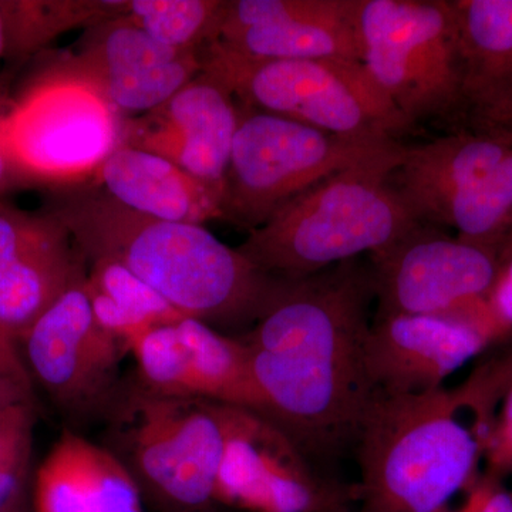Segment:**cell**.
Returning a JSON list of instances; mask_svg holds the SVG:
<instances>
[{
  "instance_id": "8fae6325",
  "label": "cell",
  "mask_w": 512,
  "mask_h": 512,
  "mask_svg": "<svg viewBox=\"0 0 512 512\" xmlns=\"http://www.w3.org/2000/svg\"><path fill=\"white\" fill-rule=\"evenodd\" d=\"M369 259L376 289L373 318L453 315L487 303L497 274L498 248L417 224Z\"/></svg>"
},
{
  "instance_id": "f546056e",
  "label": "cell",
  "mask_w": 512,
  "mask_h": 512,
  "mask_svg": "<svg viewBox=\"0 0 512 512\" xmlns=\"http://www.w3.org/2000/svg\"><path fill=\"white\" fill-rule=\"evenodd\" d=\"M0 372L15 377L20 382L33 383L25 362H23L18 340L13 338L2 326H0Z\"/></svg>"
},
{
  "instance_id": "9c48e42d",
  "label": "cell",
  "mask_w": 512,
  "mask_h": 512,
  "mask_svg": "<svg viewBox=\"0 0 512 512\" xmlns=\"http://www.w3.org/2000/svg\"><path fill=\"white\" fill-rule=\"evenodd\" d=\"M241 106L349 138L396 140L413 127L362 62L345 59L238 63L202 57Z\"/></svg>"
},
{
  "instance_id": "8992f818",
  "label": "cell",
  "mask_w": 512,
  "mask_h": 512,
  "mask_svg": "<svg viewBox=\"0 0 512 512\" xmlns=\"http://www.w3.org/2000/svg\"><path fill=\"white\" fill-rule=\"evenodd\" d=\"M127 117L62 59L47 64L0 114V143L26 188L92 183L123 144Z\"/></svg>"
},
{
  "instance_id": "603a6c76",
  "label": "cell",
  "mask_w": 512,
  "mask_h": 512,
  "mask_svg": "<svg viewBox=\"0 0 512 512\" xmlns=\"http://www.w3.org/2000/svg\"><path fill=\"white\" fill-rule=\"evenodd\" d=\"M84 288L100 325L121 340L128 352L148 330L185 318L146 282L116 262H89Z\"/></svg>"
},
{
  "instance_id": "7a4b0ae2",
  "label": "cell",
  "mask_w": 512,
  "mask_h": 512,
  "mask_svg": "<svg viewBox=\"0 0 512 512\" xmlns=\"http://www.w3.org/2000/svg\"><path fill=\"white\" fill-rule=\"evenodd\" d=\"M46 210L66 225L87 264L124 266L185 318L232 338L249 332L291 281L256 268L204 225L138 214L93 184L52 191Z\"/></svg>"
},
{
  "instance_id": "2e32d148",
  "label": "cell",
  "mask_w": 512,
  "mask_h": 512,
  "mask_svg": "<svg viewBox=\"0 0 512 512\" xmlns=\"http://www.w3.org/2000/svg\"><path fill=\"white\" fill-rule=\"evenodd\" d=\"M60 59L127 119L156 110L202 70L200 53L157 42L124 15L87 28Z\"/></svg>"
},
{
  "instance_id": "9a60e30c",
  "label": "cell",
  "mask_w": 512,
  "mask_h": 512,
  "mask_svg": "<svg viewBox=\"0 0 512 512\" xmlns=\"http://www.w3.org/2000/svg\"><path fill=\"white\" fill-rule=\"evenodd\" d=\"M133 375L150 390L244 407L262 414L244 342L184 318L148 330L130 346Z\"/></svg>"
},
{
  "instance_id": "cb8c5ba5",
  "label": "cell",
  "mask_w": 512,
  "mask_h": 512,
  "mask_svg": "<svg viewBox=\"0 0 512 512\" xmlns=\"http://www.w3.org/2000/svg\"><path fill=\"white\" fill-rule=\"evenodd\" d=\"M9 60L43 52L63 33L126 15L127 0H0Z\"/></svg>"
},
{
  "instance_id": "d6a6232c",
  "label": "cell",
  "mask_w": 512,
  "mask_h": 512,
  "mask_svg": "<svg viewBox=\"0 0 512 512\" xmlns=\"http://www.w3.org/2000/svg\"><path fill=\"white\" fill-rule=\"evenodd\" d=\"M6 56L5 26H3L2 10H0V59Z\"/></svg>"
},
{
  "instance_id": "484cf974",
  "label": "cell",
  "mask_w": 512,
  "mask_h": 512,
  "mask_svg": "<svg viewBox=\"0 0 512 512\" xmlns=\"http://www.w3.org/2000/svg\"><path fill=\"white\" fill-rule=\"evenodd\" d=\"M225 0H127L126 18L157 42L204 53L217 40Z\"/></svg>"
},
{
  "instance_id": "1f68e13d",
  "label": "cell",
  "mask_w": 512,
  "mask_h": 512,
  "mask_svg": "<svg viewBox=\"0 0 512 512\" xmlns=\"http://www.w3.org/2000/svg\"><path fill=\"white\" fill-rule=\"evenodd\" d=\"M0 114H2V106H0ZM26 185L18 171L13 167L12 161L0 143V197L10 194V192L25 190Z\"/></svg>"
},
{
  "instance_id": "3957f363",
  "label": "cell",
  "mask_w": 512,
  "mask_h": 512,
  "mask_svg": "<svg viewBox=\"0 0 512 512\" xmlns=\"http://www.w3.org/2000/svg\"><path fill=\"white\" fill-rule=\"evenodd\" d=\"M471 389L376 392L353 447L355 512H439L473 483L493 420Z\"/></svg>"
},
{
  "instance_id": "7402d4cb",
  "label": "cell",
  "mask_w": 512,
  "mask_h": 512,
  "mask_svg": "<svg viewBox=\"0 0 512 512\" xmlns=\"http://www.w3.org/2000/svg\"><path fill=\"white\" fill-rule=\"evenodd\" d=\"M90 184L128 210L157 220L194 225L224 220L220 192L171 161L124 143L100 165Z\"/></svg>"
},
{
  "instance_id": "4dcf8cb0",
  "label": "cell",
  "mask_w": 512,
  "mask_h": 512,
  "mask_svg": "<svg viewBox=\"0 0 512 512\" xmlns=\"http://www.w3.org/2000/svg\"><path fill=\"white\" fill-rule=\"evenodd\" d=\"M22 403H35L32 384L0 372V413Z\"/></svg>"
},
{
  "instance_id": "e575fe53",
  "label": "cell",
  "mask_w": 512,
  "mask_h": 512,
  "mask_svg": "<svg viewBox=\"0 0 512 512\" xmlns=\"http://www.w3.org/2000/svg\"><path fill=\"white\" fill-rule=\"evenodd\" d=\"M504 239H508V241H512V227H511L510 231H508L507 237H505Z\"/></svg>"
},
{
  "instance_id": "4316f807",
  "label": "cell",
  "mask_w": 512,
  "mask_h": 512,
  "mask_svg": "<svg viewBox=\"0 0 512 512\" xmlns=\"http://www.w3.org/2000/svg\"><path fill=\"white\" fill-rule=\"evenodd\" d=\"M35 403L0 413V511L30 498Z\"/></svg>"
},
{
  "instance_id": "83f0119b",
  "label": "cell",
  "mask_w": 512,
  "mask_h": 512,
  "mask_svg": "<svg viewBox=\"0 0 512 512\" xmlns=\"http://www.w3.org/2000/svg\"><path fill=\"white\" fill-rule=\"evenodd\" d=\"M498 406L483 460L485 474L503 480L512 474V382Z\"/></svg>"
},
{
  "instance_id": "7c38bea8",
  "label": "cell",
  "mask_w": 512,
  "mask_h": 512,
  "mask_svg": "<svg viewBox=\"0 0 512 512\" xmlns=\"http://www.w3.org/2000/svg\"><path fill=\"white\" fill-rule=\"evenodd\" d=\"M343 498L340 485L320 476L318 466L274 421L229 406L218 504L256 512H322Z\"/></svg>"
},
{
  "instance_id": "d6986e66",
  "label": "cell",
  "mask_w": 512,
  "mask_h": 512,
  "mask_svg": "<svg viewBox=\"0 0 512 512\" xmlns=\"http://www.w3.org/2000/svg\"><path fill=\"white\" fill-rule=\"evenodd\" d=\"M511 154V131L460 128L407 146L389 184L414 220L431 225L447 201L493 173Z\"/></svg>"
},
{
  "instance_id": "4fadbf2b",
  "label": "cell",
  "mask_w": 512,
  "mask_h": 512,
  "mask_svg": "<svg viewBox=\"0 0 512 512\" xmlns=\"http://www.w3.org/2000/svg\"><path fill=\"white\" fill-rule=\"evenodd\" d=\"M511 332L490 306L453 315L373 318L367 333V375L377 393L419 394L444 387L468 360Z\"/></svg>"
},
{
  "instance_id": "ac0fdd59",
  "label": "cell",
  "mask_w": 512,
  "mask_h": 512,
  "mask_svg": "<svg viewBox=\"0 0 512 512\" xmlns=\"http://www.w3.org/2000/svg\"><path fill=\"white\" fill-rule=\"evenodd\" d=\"M238 124L234 94L201 70L156 110L128 117L123 143L171 161L222 197Z\"/></svg>"
},
{
  "instance_id": "ba28073f",
  "label": "cell",
  "mask_w": 512,
  "mask_h": 512,
  "mask_svg": "<svg viewBox=\"0 0 512 512\" xmlns=\"http://www.w3.org/2000/svg\"><path fill=\"white\" fill-rule=\"evenodd\" d=\"M357 29L362 63L410 126L466 123L453 0H357Z\"/></svg>"
},
{
  "instance_id": "277c9868",
  "label": "cell",
  "mask_w": 512,
  "mask_h": 512,
  "mask_svg": "<svg viewBox=\"0 0 512 512\" xmlns=\"http://www.w3.org/2000/svg\"><path fill=\"white\" fill-rule=\"evenodd\" d=\"M403 158L359 165L313 185L249 232L239 254L276 278L302 279L389 248L420 224L389 184Z\"/></svg>"
},
{
  "instance_id": "44dd1931",
  "label": "cell",
  "mask_w": 512,
  "mask_h": 512,
  "mask_svg": "<svg viewBox=\"0 0 512 512\" xmlns=\"http://www.w3.org/2000/svg\"><path fill=\"white\" fill-rule=\"evenodd\" d=\"M463 60L464 128L510 130L512 0H453Z\"/></svg>"
},
{
  "instance_id": "836d02e7",
  "label": "cell",
  "mask_w": 512,
  "mask_h": 512,
  "mask_svg": "<svg viewBox=\"0 0 512 512\" xmlns=\"http://www.w3.org/2000/svg\"><path fill=\"white\" fill-rule=\"evenodd\" d=\"M0 512H32V507H30V498L29 500L22 501V503L13 505V507L6 508V510Z\"/></svg>"
},
{
  "instance_id": "5b68a950",
  "label": "cell",
  "mask_w": 512,
  "mask_h": 512,
  "mask_svg": "<svg viewBox=\"0 0 512 512\" xmlns=\"http://www.w3.org/2000/svg\"><path fill=\"white\" fill-rule=\"evenodd\" d=\"M228 409L154 392L130 373L100 426L99 443L123 464L154 512H218Z\"/></svg>"
},
{
  "instance_id": "5bb4252c",
  "label": "cell",
  "mask_w": 512,
  "mask_h": 512,
  "mask_svg": "<svg viewBox=\"0 0 512 512\" xmlns=\"http://www.w3.org/2000/svg\"><path fill=\"white\" fill-rule=\"evenodd\" d=\"M202 57L238 63L362 62L357 0H231L217 40Z\"/></svg>"
},
{
  "instance_id": "e0dca14e",
  "label": "cell",
  "mask_w": 512,
  "mask_h": 512,
  "mask_svg": "<svg viewBox=\"0 0 512 512\" xmlns=\"http://www.w3.org/2000/svg\"><path fill=\"white\" fill-rule=\"evenodd\" d=\"M89 264L52 212L0 200V326L16 340L49 306L84 284Z\"/></svg>"
},
{
  "instance_id": "6da1fadb",
  "label": "cell",
  "mask_w": 512,
  "mask_h": 512,
  "mask_svg": "<svg viewBox=\"0 0 512 512\" xmlns=\"http://www.w3.org/2000/svg\"><path fill=\"white\" fill-rule=\"evenodd\" d=\"M376 303L369 256L291 279L245 335L262 416L316 466L355 447L376 396L365 346Z\"/></svg>"
},
{
  "instance_id": "d590c367",
  "label": "cell",
  "mask_w": 512,
  "mask_h": 512,
  "mask_svg": "<svg viewBox=\"0 0 512 512\" xmlns=\"http://www.w3.org/2000/svg\"><path fill=\"white\" fill-rule=\"evenodd\" d=\"M508 131H511V133H512V123H511V126H510V130H508Z\"/></svg>"
},
{
  "instance_id": "52a82bcc",
  "label": "cell",
  "mask_w": 512,
  "mask_h": 512,
  "mask_svg": "<svg viewBox=\"0 0 512 512\" xmlns=\"http://www.w3.org/2000/svg\"><path fill=\"white\" fill-rule=\"evenodd\" d=\"M406 150L400 141L335 136L239 104L222 221L249 234L320 181L359 165L397 160Z\"/></svg>"
},
{
  "instance_id": "f1b7e54d",
  "label": "cell",
  "mask_w": 512,
  "mask_h": 512,
  "mask_svg": "<svg viewBox=\"0 0 512 512\" xmlns=\"http://www.w3.org/2000/svg\"><path fill=\"white\" fill-rule=\"evenodd\" d=\"M487 302L495 319L512 333V241L508 239L498 249L497 274Z\"/></svg>"
},
{
  "instance_id": "d4e9b609",
  "label": "cell",
  "mask_w": 512,
  "mask_h": 512,
  "mask_svg": "<svg viewBox=\"0 0 512 512\" xmlns=\"http://www.w3.org/2000/svg\"><path fill=\"white\" fill-rule=\"evenodd\" d=\"M431 225L500 249L512 227V154L493 173L447 201Z\"/></svg>"
},
{
  "instance_id": "ffe728a7",
  "label": "cell",
  "mask_w": 512,
  "mask_h": 512,
  "mask_svg": "<svg viewBox=\"0 0 512 512\" xmlns=\"http://www.w3.org/2000/svg\"><path fill=\"white\" fill-rule=\"evenodd\" d=\"M32 512H144L140 490L99 441L64 429L33 473Z\"/></svg>"
},
{
  "instance_id": "30bf717a",
  "label": "cell",
  "mask_w": 512,
  "mask_h": 512,
  "mask_svg": "<svg viewBox=\"0 0 512 512\" xmlns=\"http://www.w3.org/2000/svg\"><path fill=\"white\" fill-rule=\"evenodd\" d=\"M30 379L45 390L66 429L101 426L124 386L130 355L94 316L84 284L63 293L19 340Z\"/></svg>"
}]
</instances>
